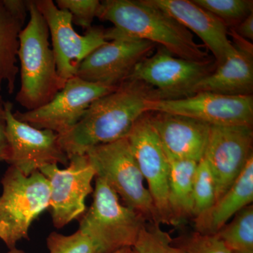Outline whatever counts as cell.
Here are the masks:
<instances>
[{
	"mask_svg": "<svg viewBox=\"0 0 253 253\" xmlns=\"http://www.w3.org/2000/svg\"><path fill=\"white\" fill-rule=\"evenodd\" d=\"M156 99L158 92L154 88L137 80H126L94 101L73 129L59 135L60 146L69 159L85 154L94 146L126 138L147 112L148 102Z\"/></svg>",
	"mask_w": 253,
	"mask_h": 253,
	"instance_id": "cell-1",
	"label": "cell"
},
{
	"mask_svg": "<svg viewBox=\"0 0 253 253\" xmlns=\"http://www.w3.org/2000/svg\"><path fill=\"white\" fill-rule=\"evenodd\" d=\"M96 18L109 21L106 41L136 39L151 42L176 57L190 61L211 59L194 36L175 19L148 0H105L100 3Z\"/></svg>",
	"mask_w": 253,
	"mask_h": 253,
	"instance_id": "cell-2",
	"label": "cell"
},
{
	"mask_svg": "<svg viewBox=\"0 0 253 253\" xmlns=\"http://www.w3.org/2000/svg\"><path fill=\"white\" fill-rule=\"evenodd\" d=\"M28 13L29 21L19 35L21 88L16 101L26 111H33L54 99L66 81L58 73L49 29L34 1H29Z\"/></svg>",
	"mask_w": 253,
	"mask_h": 253,
	"instance_id": "cell-3",
	"label": "cell"
},
{
	"mask_svg": "<svg viewBox=\"0 0 253 253\" xmlns=\"http://www.w3.org/2000/svg\"><path fill=\"white\" fill-rule=\"evenodd\" d=\"M0 240L9 249L29 239L32 223L49 207L47 179L40 171L25 176L10 166L1 178Z\"/></svg>",
	"mask_w": 253,
	"mask_h": 253,
	"instance_id": "cell-4",
	"label": "cell"
},
{
	"mask_svg": "<svg viewBox=\"0 0 253 253\" xmlns=\"http://www.w3.org/2000/svg\"><path fill=\"white\" fill-rule=\"evenodd\" d=\"M85 154L94 168L95 177L104 180L121 198L125 206L145 219L158 224L151 194L126 137L94 146Z\"/></svg>",
	"mask_w": 253,
	"mask_h": 253,
	"instance_id": "cell-5",
	"label": "cell"
},
{
	"mask_svg": "<svg viewBox=\"0 0 253 253\" xmlns=\"http://www.w3.org/2000/svg\"><path fill=\"white\" fill-rule=\"evenodd\" d=\"M95 178L93 202L82 217L79 230L109 253L131 249L145 224L144 218L121 204L117 194L104 180Z\"/></svg>",
	"mask_w": 253,
	"mask_h": 253,
	"instance_id": "cell-6",
	"label": "cell"
},
{
	"mask_svg": "<svg viewBox=\"0 0 253 253\" xmlns=\"http://www.w3.org/2000/svg\"><path fill=\"white\" fill-rule=\"evenodd\" d=\"M40 172L49 182V208L54 227L61 229L83 217L86 197L94 191L91 183L95 177L94 168L86 155L70 158L65 169L53 164L41 168Z\"/></svg>",
	"mask_w": 253,
	"mask_h": 253,
	"instance_id": "cell-7",
	"label": "cell"
},
{
	"mask_svg": "<svg viewBox=\"0 0 253 253\" xmlns=\"http://www.w3.org/2000/svg\"><path fill=\"white\" fill-rule=\"evenodd\" d=\"M118 86L94 84L74 76L66 82L63 89L47 104L33 111H16L14 115L37 129H49L61 135L79 123L94 101Z\"/></svg>",
	"mask_w": 253,
	"mask_h": 253,
	"instance_id": "cell-8",
	"label": "cell"
},
{
	"mask_svg": "<svg viewBox=\"0 0 253 253\" xmlns=\"http://www.w3.org/2000/svg\"><path fill=\"white\" fill-rule=\"evenodd\" d=\"M34 3L47 25L58 73L66 82L76 76L88 55L107 42L105 29L92 26L81 36L73 28L71 13L59 9L52 0H34Z\"/></svg>",
	"mask_w": 253,
	"mask_h": 253,
	"instance_id": "cell-9",
	"label": "cell"
},
{
	"mask_svg": "<svg viewBox=\"0 0 253 253\" xmlns=\"http://www.w3.org/2000/svg\"><path fill=\"white\" fill-rule=\"evenodd\" d=\"M14 106L4 101L9 155L6 162L30 176L49 165L67 166L69 159L59 142V135L49 129H37L15 117Z\"/></svg>",
	"mask_w": 253,
	"mask_h": 253,
	"instance_id": "cell-10",
	"label": "cell"
},
{
	"mask_svg": "<svg viewBox=\"0 0 253 253\" xmlns=\"http://www.w3.org/2000/svg\"><path fill=\"white\" fill-rule=\"evenodd\" d=\"M147 112L179 115L210 126L253 124V96H231L202 91L185 97L151 100Z\"/></svg>",
	"mask_w": 253,
	"mask_h": 253,
	"instance_id": "cell-11",
	"label": "cell"
},
{
	"mask_svg": "<svg viewBox=\"0 0 253 253\" xmlns=\"http://www.w3.org/2000/svg\"><path fill=\"white\" fill-rule=\"evenodd\" d=\"M215 68L212 58L204 61H190L158 46L154 54L136 65L128 79L137 80L154 88L158 99H179L187 96L191 88Z\"/></svg>",
	"mask_w": 253,
	"mask_h": 253,
	"instance_id": "cell-12",
	"label": "cell"
},
{
	"mask_svg": "<svg viewBox=\"0 0 253 253\" xmlns=\"http://www.w3.org/2000/svg\"><path fill=\"white\" fill-rule=\"evenodd\" d=\"M126 139L147 184L146 187L154 203L158 224L171 225L168 206L169 161L151 122L149 112L136 121Z\"/></svg>",
	"mask_w": 253,
	"mask_h": 253,
	"instance_id": "cell-13",
	"label": "cell"
},
{
	"mask_svg": "<svg viewBox=\"0 0 253 253\" xmlns=\"http://www.w3.org/2000/svg\"><path fill=\"white\" fill-rule=\"evenodd\" d=\"M158 46L142 40L107 41L82 61L76 76L94 84L119 86L129 78L136 65L152 54Z\"/></svg>",
	"mask_w": 253,
	"mask_h": 253,
	"instance_id": "cell-14",
	"label": "cell"
},
{
	"mask_svg": "<svg viewBox=\"0 0 253 253\" xmlns=\"http://www.w3.org/2000/svg\"><path fill=\"white\" fill-rule=\"evenodd\" d=\"M253 126H211L204 158L215 181L216 201L242 172L253 155Z\"/></svg>",
	"mask_w": 253,
	"mask_h": 253,
	"instance_id": "cell-15",
	"label": "cell"
},
{
	"mask_svg": "<svg viewBox=\"0 0 253 253\" xmlns=\"http://www.w3.org/2000/svg\"><path fill=\"white\" fill-rule=\"evenodd\" d=\"M149 115L168 160L199 163L204 158L211 126L172 113L149 112Z\"/></svg>",
	"mask_w": 253,
	"mask_h": 253,
	"instance_id": "cell-16",
	"label": "cell"
},
{
	"mask_svg": "<svg viewBox=\"0 0 253 253\" xmlns=\"http://www.w3.org/2000/svg\"><path fill=\"white\" fill-rule=\"evenodd\" d=\"M175 19L188 31L193 32L212 52L216 67L236 51L229 40L228 28L220 20L188 0H148Z\"/></svg>",
	"mask_w": 253,
	"mask_h": 253,
	"instance_id": "cell-17",
	"label": "cell"
},
{
	"mask_svg": "<svg viewBox=\"0 0 253 253\" xmlns=\"http://www.w3.org/2000/svg\"><path fill=\"white\" fill-rule=\"evenodd\" d=\"M235 47L236 51L193 86L186 96L202 91L231 96L253 95V50Z\"/></svg>",
	"mask_w": 253,
	"mask_h": 253,
	"instance_id": "cell-18",
	"label": "cell"
},
{
	"mask_svg": "<svg viewBox=\"0 0 253 253\" xmlns=\"http://www.w3.org/2000/svg\"><path fill=\"white\" fill-rule=\"evenodd\" d=\"M253 201V155L242 172L208 212L195 218L196 232L216 234Z\"/></svg>",
	"mask_w": 253,
	"mask_h": 253,
	"instance_id": "cell-19",
	"label": "cell"
},
{
	"mask_svg": "<svg viewBox=\"0 0 253 253\" xmlns=\"http://www.w3.org/2000/svg\"><path fill=\"white\" fill-rule=\"evenodd\" d=\"M168 206L171 225H178L193 217V186L198 163L185 160H169Z\"/></svg>",
	"mask_w": 253,
	"mask_h": 253,
	"instance_id": "cell-20",
	"label": "cell"
},
{
	"mask_svg": "<svg viewBox=\"0 0 253 253\" xmlns=\"http://www.w3.org/2000/svg\"><path fill=\"white\" fill-rule=\"evenodd\" d=\"M26 20L14 14L0 0V91L3 84H6L8 92L15 90L18 67V51L19 35Z\"/></svg>",
	"mask_w": 253,
	"mask_h": 253,
	"instance_id": "cell-21",
	"label": "cell"
},
{
	"mask_svg": "<svg viewBox=\"0 0 253 253\" xmlns=\"http://www.w3.org/2000/svg\"><path fill=\"white\" fill-rule=\"evenodd\" d=\"M216 235L230 252L253 251V207L240 211Z\"/></svg>",
	"mask_w": 253,
	"mask_h": 253,
	"instance_id": "cell-22",
	"label": "cell"
},
{
	"mask_svg": "<svg viewBox=\"0 0 253 253\" xmlns=\"http://www.w3.org/2000/svg\"><path fill=\"white\" fill-rule=\"evenodd\" d=\"M193 217H199L208 212L216 202L214 176L205 158L198 163L193 186Z\"/></svg>",
	"mask_w": 253,
	"mask_h": 253,
	"instance_id": "cell-23",
	"label": "cell"
},
{
	"mask_svg": "<svg viewBox=\"0 0 253 253\" xmlns=\"http://www.w3.org/2000/svg\"><path fill=\"white\" fill-rule=\"evenodd\" d=\"M209 11L227 27L235 28L253 13L252 0H192Z\"/></svg>",
	"mask_w": 253,
	"mask_h": 253,
	"instance_id": "cell-24",
	"label": "cell"
},
{
	"mask_svg": "<svg viewBox=\"0 0 253 253\" xmlns=\"http://www.w3.org/2000/svg\"><path fill=\"white\" fill-rule=\"evenodd\" d=\"M49 253H109L90 236L78 230L71 235L53 231L46 238Z\"/></svg>",
	"mask_w": 253,
	"mask_h": 253,
	"instance_id": "cell-25",
	"label": "cell"
},
{
	"mask_svg": "<svg viewBox=\"0 0 253 253\" xmlns=\"http://www.w3.org/2000/svg\"><path fill=\"white\" fill-rule=\"evenodd\" d=\"M173 240L160 224H144L131 247L133 253H179L172 244Z\"/></svg>",
	"mask_w": 253,
	"mask_h": 253,
	"instance_id": "cell-26",
	"label": "cell"
},
{
	"mask_svg": "<svg viewBox=\"0 0 253 253\" xmlns=\"http://www.w3.org/2000/svg\"><path fill=\"white\" fill-rule=\"evenodd\" d=\"M172 244L179 253H231L216 234H203L196 231L173 241Z\"/></svg>",
	"mask_w": 253,
	"mask_h": 253,
	"instance_id": "cell-27",
	"label": "cell"
},
{
	"mask_svg": "<svg viewBox=\"0 0 253 253\" xmlns=\"http://www.w3.org/2000/svg\"><path fill=\"white\" fill-rule=\"evenodd\" d=\"M101 1L98 0H56V6L72 15L73 23L88 30L92 27Z\"/></svg>",
	"mask_w": 253,
	"mask_h": 253,
	"instance_id": "cell-28",
	"label": "cell"
},
{
	"mask_svg": "<svg viewBox=\"0 0 253 253\" xmlns=\"http://www.w3.org/2000/svg\"><path fill=\"white\" fill-rule=\"evenodd\" d=\"M9 155V144L6 134V117H5L4 101L0 96V162L5 161Z\"/></svg>",
	"mask_w": 253,
	"mask_h": 253,
	"instance_id": "cell-29",
	"label": "cell"
},
{
	"mask_svg": "<svg viewBox=\"0 0 253 253\" xmlns=\"http://www.w3.org/2000/svg\"><path fill=\"white\" fill-rule=\"evenodd\" d=\"M237 36L253 41V13L250 14L235 28H230Z\"/></svg>",
	"mask_w": 253,
	"mask_h": 253,
	"instance_id": "cell-30",
	"label": "cell"
},
{
	"mask_svg": "<svg viewBox=\"0 0 253 253\" xmlns=\"http://www.w3.org/2000/svg\"><path fill=\"white\" fill-rule=\"evenodd\" d=\"M27 253L25 252V251H22V250H20L16 249V248H14V249H9V251H8L7 253Z\"/></svg>",
	"mask_w": 253,
	"mask_h": 253,
	"instance_id": "cell-31",
	"label": "cell"
},
{
	"mask_svg": "<svg viewBox=\"0 0 253 253\" xmlns=\"http://www.w3.org/2000/svg\"><path fill=\"white\" fill-rule=\"evenodd\" d=\"M131 249H124L120 250V251H117V252L114 253H126L128 251H129Z\"/></svg>",
	"mask_w": 253,
	"mask_h": 253,
	"instance_id": "cell-32",
	"label": "cell"
},
{
	"mask_svg": "<svg viewBox=\"0 0 253 253\" xmlns=\"http://www.w3.org/2000/svg\"><path fill=\"white\" fill-rule=\"evenodd\" d=\"M231 253H253V251H241V252H231Z\"/></svg>",
	"mask_w": 253,
	"mask_h": 253,
	"instance_id": "cell-33",
	"label": "cell"
},
{
	"mask_svg": "<svg viewBox=\"0 0 253 253\" xmlns=\"http://www.w3.org/2000/svg\"><path fill=\"white\" fill-rule=\"evenodd\" d=\"M126 253H133L132 251H131V249L129 250V251H128Z\"/></svg>",
	"mask_w": 253,
	"mask_h": 253,
	"instance_id": "cell-34",
	"label": "cell"
}]
</instances>
